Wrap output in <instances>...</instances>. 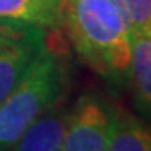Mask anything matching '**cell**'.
I'll use <instances>...</instances> for the list:
<instances>
[{
	"label": "cell",
	"mask_w": 151,
	"mask_h": 151,
	"mask_svg": "<svg viewBox=\"0 0 151 151\" xmlns=\"http://www.w3.org/2000/svg\"><path fill=\"white\" fill-rule=\"evenodd\" d=\"M63 28L80 59L111 82L128 79L131 29L113 0H63Z\"/></svg>",
	"instance_id": "6da1fadb"
},
{
	"label": "cell",
	"mask_w": 151,
	"mask_h": 151,
	"mask_svg": "<svg viewBox=\"0 0 151 151\" xmlns=\"http://www.w3.org/2000/svg\"><path fill=\"white\" fill-rule=\"evenodd\" d=\"M70 86V68L59 29L29 70L0 104V151H9L34 120L62 104Z\"/></svg>",
	"instance_id": "7a4b0ae2"
},
{
	"label": "cell",
	"mask_w": 151,
	"mask_h": 151,
	"mask_svg": "<svg viewBox=\"0 0 151 151\" xmlns=\"http://www.w3.org/2000/svg\"><path fill=\"white\" fill-rule=\"evenodd\" d=\"M52 29L0 19V104L51 42Z\"/></svg>",
	"instance_id": "3957f363"
},
{
	"label": "cell",
	"mask_w": 151,
	"mask_h": 151,
	"mask_svg": "<svg viewBox=\"0 0 151 151\" xmlns=\"http://www.w3.org/2000/svg\"><path fill=\"white\" fill-rule=\"evenodd\" d=\"M113 104L96 94H82L70 113L62 151H106Z\"/></svg>",
	"instance_id": "277c9868"
},
{
	"label": "cell",
	"mask_w": 151,
	"mask_h": 151,
	"mask_svg": "<svg viewBox=\"0 0 151 151\" xmlns=\"http://www.w3.org/2000/svg\"><path fill=\"white\" fill-rule=\"evenodd\" d=\"M71 109L60 104L48 109L11 147V151H62Z\"/></svg>",
	"instance_id": "5b68a950"
},
{
	"label": "cell",
	"mask_w": 151,
	"mask_h": 151,
	"mask_svg": "<svg viewBox=\"0 0 151 151\" xmlns=\"http://www.w3.org/2000/svg\"><path fill=\"white\" fill-rule=\"evenodd\" d=\"M131 80L136 109L151 122V31H131Z\"/></svg>",
	"instance_id": "8992f818"
},
{
	"label": "cell",
	"mask_w": 151,
	"mask_h": 151,
	"mask_svg": "<svg viewBox=\"0 0 151 151\" xmlns=\"http://www.w3.org/2000/svg\"><path fill=\"white\" fill-rule=\"evenodd\" d=\"M106 151H151V129L133 113L113 105Z\"/></svg>",
	"instance_id": "52a82bcc"
},
{
	"label": "cell",
	"mask_w": 151,
	"mask_h": 151,
	"mask_svg": "<svg viewBox=\"0 0 151 151\" xmlns=\"http://www.w3.org/2000/svg\"><path fill=\"white\" fill-rule=\"evenodd\" d=\"M0 19L60 29L63 26V0H0Z\"/></svg>",
	"instance_id": "ba28073f"
},
{
	"label": "cell",
	"mask_w": 151,
	"mask_h": 151,
	"mask_svg": "<svg viewBox=\"0 0 151 151\" xmlns=\"http://www.w3.org/2000/svg\"><path fill=\"white\" fill-rule=\"evenodd\" d=\"M129 29L151 31V0H122Z\"/></svg>",
	"instance_id": "9c48e42d"
},
{
	"label": "cell",
	"mask_w": 151,
	"mask_h": 151,
	"mask_svg": "<svg viewBox=\"0 0 151 151\" xmlns=\"http://www.w3.org/2000/svg\"><path fill=\"white\" fill-rule=\"evenodd\" d=\"M113 2H114V3H117V5L120 6V8L123 9V6H122V0H113ZM123 12H125V11H123Z\"/></svg>",
	"instance_id": "30bf717a"
}]
</instances>
